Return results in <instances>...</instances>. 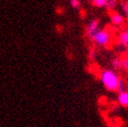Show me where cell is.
Listing matches in <instances>:
<instances>
[{
    "label": "cell",
    "instance_id": "8",
    "mask_svg": "<svg viewBox=\"0 0 128 127\" xmlns=\"http://www.w3.org/2000/svg\"><path fill=\"white\" fill-rule=\"evenodd\" d=\"M90 3L94 6V7H107V3H108V0H92L90 1Z\"/></svg>",
    "mask_w": 128,
    "mask_h": 127
},
{
    "label": "cell",
    "instance_id": "1",
    "mask_svg": "<svg viewBox=\"0 0 128 127\" xmlns=\"http://www.w3.org/2000/svg\"><path fill=\"white\" fill-rule=\"evenodd\" d=\"M100 79L104 86L110 92H118L119 84L122 79L112 69H104L100 74Z\"/></svg>",
    "mask_w": 128,
    "mask_h": 127
},
{
    "label": "cell",
    "instance_id": "12",
    "mask_svg": "<svg viewBox=\"0 0 128 127\" xmlns=\"http://www.w3.org/2000/svg\"><path fill=\"white\" fill-rule=\"evenodd\" d=\"M125 90H126V84L123 80H121V82L119 84V88H118V92H123Z\"/></svg>",
    "mask_w": 128,
    "mask_h": 127
},
{
    "label": "cell",
    "instance_id": "6",
    "mask_svg": "<svg viewBox=\"0 0 128 127\" xmlns=\"http://www.w3.org/2000/svg\"><path fill=\"white\" fill-rule=\"evenodd\" d=\"M118 104L122 107H128V90H125L123 92H119L117 97Z\"/></svg>",
    "mask_w": 128,
    "mask_h": 127
},
{
    "label": "cell",
    "instance_id": "2",
    "mask_svg": "<svg viewBox=\"0 0 128 127\" xmlns=\"http://www.w3.org/2000/svg\"><path fill=\"white\" fill-rule=\"evenodd\" d=\"M92 41L98 46L101 47H108L111 45L112 41H113V37H112L111 32L107 28H101L97 34L94 36Z\"/></svg>",
    "mask_w": 128,
    "mask_h": 127
},
{
    "label": "cell",
    "instance_id": "4",
    "mask_svg": "<svg viewBox=\"0 0 128 127\" xmlns=\"http://www.w3.org/2000/svg\"><path fill=\"white\" fill-rule=\"evenodd\" d=\"M110 20H111L112 24H114L115 26H123L124 22H125L124 16H123L121 13L116 12V11L111 12V14H110Z\"/></svg>",
    "mask_w": 128,
    "mask_h": 127
},
{
    "label": "cell",
    "instance_id": "7",
    "mask_svg": "<svg viewBox=\"0 0 128 127\" xmlns=\"http://www.w3.org/2000/svg\"><path fill=\"white\" fill-rule=\"evenodd\" d=\"M122 65V59L120 57H116L112 60V67L114 70H119Z\"/></svg>",
    "mask_w": 128,
    "mask_h": 127
},
{
    "label": "cell",
    "instance_id": "13",
    "mask_svg": "<svg viewBox=\"0 0 128 127\" xmlns=\"http://www.w3.org/2000/svg\"><path fill=\"white\" fill-rule=\"evenodd\" d=\"M123 10H124L125 14L127 15V18H128V1L123 3Z\"/></svg>",
    "mask_w": 128,
    "mask_h": 127
},
{
    "label": "cell",
    "instance_id": "10",
    "mask_svg": "<svg viewBox=\"0 0 128 127\" xmlns=\"http://www.w3.org/2000/svg\"><path fill=\"white\" fill-rule=\"evenodd\" d=\"M117 4H118V2L116 1V0H108L107 8H108V9H114Z\"/></svg>",
    "mask_w": 128,
    "mask_h": 127
},
{
    "label": "cell",
    "instance_id": "3",
    "mask_svg": "<svg viewBox=\"0 0 128 127\" xmlns=\"http://www.w3.org/2000/svg\"><path fill=\"white\" fill-rule=\"evenodd\" d=\"M100 22L98 20H92L88 26H86V35L90 39H92L94 36L98 33L100 30Z\"/></svg>",
    "mask_w": 128,
    "mask_h": 127
},
{
    "label": "cell",
    "instance_id": "5",
    "mask_svg": "<svg viewBox=\"0 0 128 127\" xmlns=\"http://www.w3.org/2000/svg\"><path fill=\"white\" fill-rule=\"evenodd\" d=\"M117 43L122 47L128 48V30H124L120 32L117 38Z\"/></svg>",
    "mask_w": 128,
    "mask_h": 127
},
{
    "label": "cell",
    "instance_id": "9",
    "mask_svg": "<svg viewBox=\"0 0 128 127\" xmlns=\"http://www.w3.org/2000/svg\"><path fill=\"white\" fill-rule=\"evenodd\" d=\"M121 59H122L121 69H123V70H128V57H127V56H123V57H121Z\"/></svg>",
    "mask_w": 128,
    "mask_h": 127
},
{
    "label": "cell",
    "instance_id": "11",
    "mask_svg": "<svg viewBox=\"0 0 128 127\" xmlns=\"http://www.w3.org/2000/svg\"><path fill=\"white\" fill-rule=\"evenodd\" d=\"M69 3H70V5H71L73 8H76V9L80 7V4H82V2L79 1V0H71Z\"/></svg>",
    "mask_w": 128,
    "mask_h": 127
},
{
    "label": "cell",
    "instance_id": "14",
    "mask_svg": "<svg viewBox=\"0 0 128 127\" xmlns=\"http://www.w3.org/2000/svg\"><path fill=\"white\" fill-rule=\"evenodd\" d=\"M90 58L92 59V58L94 57V50H90Z\"/></svg>",
    "mask_w": 128,
    "mask_h": 127
}]
</instances>
